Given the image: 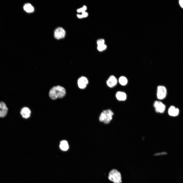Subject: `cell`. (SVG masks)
I'll list each match as a JSON object with an SVG mask.
<instances>
[{"label":"cell","mask_w":183,"mask_h":183,"mask_svg":"<svg viewBox=\"0 0 183 183\" xmlns=\"http://www.w3.org/2000/svg\"><path fill=\"white\" fill-rule=\"evenodd\" d=\"M66 94L65 89L60 85L53 87L49 92V97L53 100H55L58 98H62L65 96Z\"/></svg>","instance_id":"cell-1"},{"label":"cell","mask_w":183,"mask_h":183,"mask_svg":"<svg viewBox=\"0 0 183 183\" xmlns=\"http://www.w3.org/2000/svg\"><path fill=\"white\" fill-rule=\"evenodd\" d=\"M113 115V112L110 110H104L101 113L100 116L99 121L105 124H109L112 120Z\"/></svg>","instance_id":"cell-2"},{"label":"cell","mask_w":183,"mask_h":183,"mask_svg":"<svg viewBox=\"0 0 183 183\" xmlns=\"http://www.w3.org/2000/svg\"><path fill=\"white\" fill-rule=\"evenodd\" d=\"M108 178L110 181L114 183L122 182L121 174L116 169H112L110 172L109 174Z\"/></svg>","instance_id":"cell-3"},{"label":"cell","mask_w":183,"mask_h":183,"mask_svg":"<svg viewBox=\"0 0 183 183\" xmlns=\"http://www.w3.org/2000/svg\"><path fill=\"white\" fill-rule=\"evenodd\" d=\"M167 94V90L165 86L162 85H159L157 88V98L161 100L165 99Z\"/></svg>","instance_id":"cell-4"},{"label":"cell","mask_w":183,"mask_h":183,"mask_svg":"<svg viewBox=\"0 0 183 183\" xmlns=\"http://www.w3.org/2000/svg\"><path fill=\"white\" fill-rule=\"evenodd\" d=\"M153 106L156 112L160 113H163L164 112L166 108L165 105L162 102L159 101H156L154 103Z\"/></svg>","instance_id":"cell-5"},{"label":"cell","mask_w":183,"mask_h":183,"mask_svg":"<svg viewBox=\"0 0 183 183\" xmlns=\"http://www.w3.org/2000/svg\"><path fill=\"white\" fill-rule=\"evenodd\" d=\"M65 33V31L63 28L61 27H58L55 30L54 36L55 38L59 39L64 38Z\"/></svg>","instance_id":"cell-6"},{"label":"cell","mask_w":183,"mask_h":183,"mask_svg":"<svg viewBox=\"0 0 183 183\" xmlns=\"http://www.w3.org/2000/svg\"><path fill=\"white\" fill-rule=\"evenodd\" d=\"M8 109L6 104L3 102H0V118H4L7 115Z\"/></svg>","instance_id":"cell-7"},{"label":"cell","mask_w":183,"mask_h":183,"mask_svg":"<svg viewBox=\"0 0 183 183\" xmlns=\"http://www.w3.org/2000/svg\"><path fill=\"white\" fill-rule=\"evenodd\" d=\"M88 83V81L86 77L82 76L80 77L78 81V84L79 88L84 89L86 87Z\"/></svg>","instance_id":"cell-8"},{"label":"cell","mask_w":183,"mask_h":183,"mask_svg":"<svg viewBox=\"0 0 183 183\" xmlns=\"http://www.w3.org/2000/svg\"><path fill=\"white\" fill-rule=\"evenodd\" d=\"M117 82L116 78L113 75L110 76L106 81V84L108 86L112 88L115 86Z\"/></svg>","instance_id":"cell-9"},{"label":"cell","mask_w":183,"mask_h":183,"mask_svg":"<svg viewBox=\"0 0 183 183\" xmlns=\"http://www.w3.org/2000/svg\"><path fill=\"white\" fill-rule=\"evenodd\" d=\"M168 113L170 116L173 117L177 116L179 113V110L178 108H176L175 106H171L168 110Z\"/></svg>","instance_id":"cell-10"},{"label":"cell","mask_w":183,"mask_h":183,"mask_svg":"<svg viewBox=\"0 0 183 183\" xmlns=\"http://www.w3.org/2000/svg\"><path fill=\"white\" fill-rule=\"evenodd\" d=\"M31 111L30 109L27 107L22 108L20 111V114L22 117L24 118H28L30 116Z\"/></svg>","instance_id":"cell-11"},{"label":"cell","mask_w":183,"mask_h":183,"mask_svg":"<svg viewBox=\"0 0 183 183\" xmlns=\"http://www.w3.org/2000/svg\"><path fill=\"white\" fill-rule=\"evenodd\" d=\"M116 97L117 100L119 101H125L127 98L126 94L124 92L120 91L116 92Z\"/></svg>","instance_id":"cell-12"},{"label":"cell","mask_w":183,"mask_h":183,"mask_svg":"<svg viewBox=\"0 0 183 183\" xmlns=\"http://www.w3.org/2000/svg\"><path fill=\"white\" fill-rule=\"evenodd\" d=\"M59 147L60 149L63 151L68 150L69 146L66 140H63L60 142Z\"/></svg>","instance_id":"cell-13"},{"label":"cell","mask_w":183,"mask_h":183,"mask_svg":"<svg viewBox=\"0 0 183 183\" xmlns=\"http://www.w3.org/2000/svg\"><path fill=\"white\" fill-rule=\"evenodd\" d=\"M23 9L25 11L28 13L33 12L34 10L33 6L30 4L28 3L24 5L23 6Z\"/></svg>","instance_id":"cell-14"},{"label":"cell","mask_w":183,"mask_h":183,"mask_svg":"<svg viewBox=\"0 0 183 183\" xmlns=\"http://www.w3.org/2000/svg\"><path fill=\"white\" fill-rule=\"evenodd\" d=\"M118 81L120 84L123 86L126 85L128 82L127 78L124 76H121L120 77Z\"/></svg>","instance_id":"cell-15"},{"label":"cell","mask_w":183,"mask_h":183,"mask_svg":"<svg viewBox=\"0 0 183 183\" xmlns=\"http://www.w3.org/2000/svg\"><path fill=\"white\" fill-rule=\"evenodd\" d=\"M106 48V45L104 44L102 45L97 46V49L99 51H102L105 50Z\"/></svg>","instance_id":"cell-16"},{"label":"cell","mask_w":183,"mask_h":183,"mask_svg":"<svg viewBox=\"0 0 183 183\" xmlns=\"http://www.w3.org/2000/svg\"><path fill=\"white\" fill-rule=\"evenodd\" d=\"M81 14H77V17L79 18H82L87 17L88 15V13L86 12L82 13Z\"/></svg>","instance_id":"cell-17"},{"label":"cell","mask_w":183,"mask_h":183,"mask_svg":"<svg viewBox=\"0 0 183 183\" xmlns=\"http://www.w3.org/2000/svg\"><path fill=\"white\" fill-rule=\"evenodd\" d=\"M105 41L103 39H98L97 41V46L101 45L104 44Z\"/></svg>","instance_id":"cell-18"},{"label":"cell","mask_w":183,"mask_h":183,"mask_svg":"<svg viewBox=\"0 0 183 183\" xmlns=\"http://www.w3.org/2000/svg\"><path fill=\"white\" fill-rule=\"evenodd\" d=\"M87 8V7L86 6H84L82 7L77 9V11L78 12L82 13L85 12Z\"/></svg>","instance_id":"cell-19"},{"label":"cell","mask_w":183,"mask_h":183,"mask_svg":"<svg viewBox=\"0 0 183 183\" xmlns=\"http://www.w3.org/2000/svg\"><path fill=\"white\" fill-rule=\"evenodd\" d=\"M167 154V153L165 152H159L156 153L154 154L155 156H158L160 155H165Z\"/></svg>","instance_id":"cell-20"},{"label":"cell","mask_w":183,"mask_h":183,"mask_svg":"<svg viewBox=\"0 0 183 183\" xmlns=\"http://www.w3.org/2000/svg\"><path fill=\"white\" fill-rule=\"evenodd\" d=\"M179 3L181 7L183 8V0H180L179 1Z\"/></svg>","instance_id":"cell-21"}]
</instances>
